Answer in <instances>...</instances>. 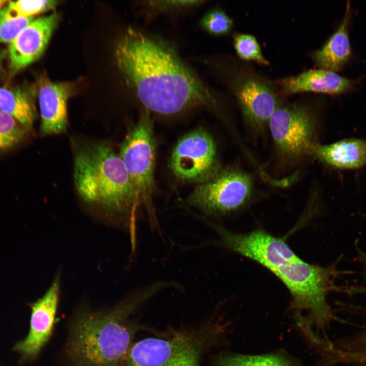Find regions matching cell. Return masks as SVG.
Returning <instances> with one entry per match:
<instances>
[{"instance_id":"cell-1","label":"cell","mask_w":366,"mask_h":366,"mask_svg":"<svg viewBox=\"0 0 366 366\" xmlns=\"http://www.w3.org/2000/svg\"><path fill=\"white\" fill-rule=\"evenodd\" d=\"M118 68L145 109L162 114L212 103L209 90L171 50L128 29L114 50Z\"/></svg>"},{"instance_id":"cell-2","label":"cell","mask_w":366,"mask_h":366,"mask_svg":"<svg viewBox=\"0 0 366 366\" xmlns=\"http://www.w3.org/2000/svg\"><path fill=\"white\" fill-rule=\"evenodd\" d=\"M220 236L215 242L257 261L274 273L289 290L293 307L309 313L318 325L323 326L334 318L327 303L337 271L301 259L281 238L258 229L245 234L232 232L211 224Z\"/></svg>"},{"instance_id":"cell-3","label":"cell","mask_w":366,"mask_h":366,"mask_svg":"<svg viewBox=\"0 0 366 366\" xmlns=\"http://www.w3.org/2000/svg\"><path fill=\"white\" fill-rule=\"evenodd\" d=\"M73 163L83 205L106 224L133 232L141 202L119 154L106 142L83 141L75 147Z\"/></svg>"},{"instance_id":"cell-4","label":"cell","mask_w":366,"mask_h":366,"mask_svg":"<svg viewBox=\"0 0 366 366\" xmlns=\"http://www.w3.org/2000/svg\"><path fill=\"white\" fill-rule=\"evenodd\" d=\"M162 289L157 282L109 308L80 307L69 327L64 350L66 366H123L135 329L129 316Z\"/></svg>"},{"instance_id":"cell-5","label":"cell","mask_w":366,"mask_h":366,"mask_svg":"<svg viewBox=\"0 0 366 366\" xmlns=\"http://www.w3.org/2000/svg\"><path fill=\"white\" fill-rule=\"evenodd\" d=\"M149 113L145 109L128 131L118 154L141 203L150 208L155 185L156 146Z\"/></svg>"},{"instance_id":"cell-6","label":"cell","mask_w":366,"mask_h":366,"mask_svg":"<svg viewBox=\"0 0 366 366\" xmlns=\"http://www.w3.org/2000/svg\"><path fill=\"white\" fill-rule=\"evenodd\" d=\"M252 181L234 168L221 170L213 178L198 184L189 195V204L206 215L221 216L234 211L249 199Z\"/></svg>"},{"instance_id":"cell-7","label":"cell","mask_w":366,"mask_h":366,"mask_svg":"<svg viewBox=\"0 0 366 366\" xmlns=\"http://www.w3.org/2000/svg\"><path fill=\"white\" fill-rule=\"evenodd\" d=\"M270 131L278 149L289 159L313 153L316 121L313 110L300 104L279 106L269 120Z\"/></svg>"},{"instance_id":"cell-8","label":"cell","mask_w":366,"mask_h":366,"mask_svg":"<svg viewBox=\"0 0 366 366\" xmlns=\"http://www.w3.org/2000/svg\"><path fill=\"white\" fill-rule=\"evenodd\" d=\"M170 167L179 179L198 184L221 170L215 141L207 131L197 129L182 137L173 149Z\"/></svg>"},{"instance_id":"cell-9","label":"cell","mask_w":366,"mask_h":366,"mask_svg":"<svg viewBox=\"0 0 366 366\" xmlns=\"http://www.w3.org/2000/svg\"><path fill=\"white\" fill-rule=\"evenodd\" d=\"M200 349L190 337L146 338L132 344L123 366H198Z\"/></svg>"},{"instance_id":"cell-10","label":"cell","mask_w":366,"mask_h":366,"mask_svg":"<svg viewBox=\"0 0 366 366\" xmlns=\"http://www.w3.org/2000/svg\"><path fill=\"white\" fill-rule=\"evenodd\" d=\"M61 279L59 270L44 295L30 304L32 314L28 333L14 347L24 360L36 358L52 333L59 301Z\"/></svg>"},{"instance_id":"cell-11","label":"cell","mask_w":366,"mask_h":366,"mask_svg":"<svg viewBox=\"0 0 366 366\" xmlns=\"http://www.w3.org/2000/svg\"><path fill=\"white\" fill-rule=\"evenodd\" d=\"M59 19L56 13L33 19L10 43L8 55L12 73L20 71L41 56Z\"/></svg>"},{"instance_id":"cell-12","label":"cell","mask_w":366,"mask_h":366,"mask_svg":"<svg viewBox=\"0 0 366 366\" xmlns=\"http://www.w3.org/2000/svg\"><path fill=\"white\" fill-rule=\"evenodd\" d=\"M235 94L245 117L255 126H261L268 121L280 106L273 87L251 73H243L239 77Z\"/></svg>"},{"instance_id":"cell-13","label":"cell","mask_w":366,"mask_h":366,"mask_svg":"<svg viewBox=\"0 0 366 366\" xmlns=\"http://www.w3.org/2000/svg\"><path fill=\"white\" fill-rule=\"evenodd\" d=\"M38 99L43 135L65 132L69 125L67 102L73 93L69 82H54L45 77L39 81Z\"/></svg>"},{"instance_id":"cell-14","label":"cell","mask_w":366,"mask_h":366,"mask_svg":"<svg viewBox=\"0 0 366 366\" xmlns=\"http://www.w3.org/2000/svg\"><path fill=\"white\" fill-rule=\"evenodd\" d=\"M353 83V80L336 72L320 69L285 78L281 81V87L283 92L287 94L305 92L339 94L350 89Z\"/></svg>"},{"instance_id":"cell-15","label":"cell","mask_w":366,"mask_h":366,"mask_svg":"<svg viewBox=\"0 0 366 366\" xmlns=\"http://www.w3.org/2000/svg\"><path fill=\"white\" fill-rule=\"evenodd\" d=\"M350 5L348 3L344 17L338 29L320 49L312 55L320 69L334 72L340 70L348 62L351 49L348 35Z\"/></svg>"},{"instance_id":"cell-16","label":"cell","mask_w":366,"mask_h":366,"mask_svg":"<svg viewBox=\"0 0 366 366\" xmlns=\"http://www.w3.org/2000/svg\"><path fill=\"white\" fill-rule=\"evenodd\" d=\"M312 155L340 169H356L366 163V140L345 139L328 145L316 144Z\"/></svg>"},{"instance_id":"cell-17","label":"cell","mask_w":366,"mask_h":366,"mask_svg":"<svg viewBox=\"0 0 366 366\" xmlns=\"http://www.w3.org/2000/svg\"><path fill=\"white\" fill-rule=\"evenodd\" d=\"M0 109L10 114L26 129L36 118L33 98L22 87H0Z\"/></svg>"},{"instance_id":"cell-18","label":"cell","mask_w":366,"mask_h":366,"mask_svg":"<svg viewBox=\"0 0 366 366\" xmlns=\"http://www.w3.org/2000/svg\"><path fill=\"white\" fill-rule=\"evenodd\" d=\"M218 366H293L283 356L277 355L248 356L224 355L217 361Z\"/></svg>"},{"instance_id":"cell-19","label":"cell","mask_w":366,"mask_h":366,"mask_svg":"<svg viewBox=\"0 0 366 366\" xmlns=\"http://www.w3.org/2000/svg\"><path fill=\"white\" fill-rule=\"evenodd\" d=\"M25 127L10 114L0 109V150L9 149L22 139Z\"/></svg>"},{"instance_id":"cell-20","label":"cell","mask_w":366,"mask_h":366,"mask_svg":"<svg viewBox=\"0 0 366 366\" xmlns=\"http://www.w3.org/2000/svg\"><path fill=\"white\" fill-rule=\"evenodd\" d=\"M56 1H18L10 2L5 8L10 18L33 17L34 16L54 8Z\"/></svg>"},{"instance_id":"cell-21","label":"cell","mask_w":366,"mask_h":366,"mask_svg":"<svg viewBox=\"0 0 366 366\" xmlns=\"http://www.w3.org/2000/svg\"><path fill=\"white\" fill-rule=\"evenodd\" d=\"M234 46L238 55L245 60H253L260 64L269 65L262 54L260 47L252 35L238 34L234 37Z\"/></svg>"},{"instance_id":"cell-22","label":"cell","mask_w":366,"mask_h":366,"mask_svg":"<svg viewBox=\"0 0 366 366\" xmlns=\"http://www.w3.org/2000/svg\"><path fill=\"white\" fill-rule=\"evenodd\" d=\"M33 19V17L10 18L4 8L0 11V42L10 43Z\"/></svg>"},{"instance_id":"cell-23","label":"cell","mask_w":366,"mask_h":366,"mask_svg":"<svg viewBox=\"0 0 366 366\" xmlns=\"http://www.w3.org/2000/svg\"><path fill=\"white\" fill-rule=\"evenodd\" d=\"M201 25L207 32L221 35L229 32L233 21L224 11L216 9L208 12L203 17Z\"/></svg>"},{"instance_id":"cell-24","label":"cell","mask_w":366,"mask_h":366,"mask_svg":"<svg viewBox=\"0 0 366 366\" xmlns=\"http://www.w3.org/2000/svg\"><path fill=\"white\" fill-rule=\"evenodd\" d=\"M343 351L349 352L366 353V329L350 341L346 342Z\"/></svg>"},{"instance_id":"cell-25","label":"cell","mask_w":366,"mask_h":366,"mask_svg":"<svg viewBox=\"0 0 366 366\" xmlns=\"http://www.w3.org/2000/svg\"><path fill=\"white\" fill-rule=\"evenodd\" d=\"M10 2L7 0H0V11L7 7Z\"/></svg>"},{"instance_id":"cell-26","label":"cell","mask_w":366,"mask_h":366,"mask_svg":"<svg viewBox=\"0 0 366 366\" xmlns=\"http://www.w3.org/2000/svg\"><path fill=\"white\" fill-rule=\"evenodd\" d=\"M1 54H0V66H1Z\"/></svg>"}]
</instances>
